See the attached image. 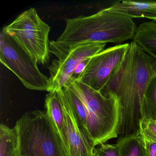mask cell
<instances>
[{
	"mask_svg": "<svg viewBox=\"0 0 156 156\" xmlns=\"http://www.w3.org/2000/svg\"><path fill=\"white\" fill-rule=\"evenodd\" d=\"M156 76V60L131 42L123 61L101 91L119 102L122 114L119 137L139 133L144 95Z\"/></svg>",
	"mask_w": 156,
	"mask_h": 156,
	"instance_id": "1",
	"label": "cell"
},
{
	"mask_svg": "<svg viewBox=\"0 0 156 156\" xmlns=\"http://www.w3.org/2000/svg\"><path fill=\"white\" fill-rule=\"evenodd\" d=\"M66 28L56 41L67 46L80 44H120L133 40L137 27L132 19L108 8L88 16L65 19Z\"/></svg>",
	"mask_w": 156,
	"mask_h": 156,
	"instance_id": "2",
	"label": "cell"
},
{
	"mask_svg": "<svg viewBox=\"0 0 156 156\" xmlns=\"http://www.w3.org/2000/svg\"><path fill=\"white\" fill-rule=\"evenodd\" d=\"M66 87L75 92L85 106L87 129L95 147L118 136L122 114L116 98L105 95L75 79H70Z\"/></svg>",
	"mask_w": 156,
	"mask_h": 156,
	"instance_id": "3",
	"label": "cell"
},
{
	"mask_svg": "<svg viewBox=\"0 0 156 156\" xmlns=\"http://www.w3.org/2000/svg\"><path fill=\"white\" fill-rule=\"evenodd\" d=\"M14 127L18 156H67L59 133L45 111L26 112Z\"/></svg>",
	"mask_w": 156,
	"mask_h": 156,
	"instance_id": "4",
	"label": "cell"
},
{
	"mask_svg": "<svg viewBox=\"0 0 156 156\" xmlns=\"http://www.w3.org/2000/svg\"><path fill=\"white\" fill-rule=\"evenodd\" d=\"M2 30L12 37L38 64L49 62L51 27L41 20L34 8L21 13Z\"/></svg>",
	"mask_w": 156,
	"mask_h": 156,
	"instance_id": "5",
	"label": "cell"
},
{
	"mask_svg": "<svg viewBox=\"0 0 156 156\" xmlns=\"http://www.w3.org/2000/svg\"><path fill=\"white\" fill-rule=\"evenodd\" d=\"M0 61L28 89L48 90L50 78L39 70L38 63L10 35L0 34Z\"/></svg>",
	"mask_w": 156,
	"mask_h": 156,
	"instance_id": "6",
	"label": "cell"
},
{
	"mask_svg": "<svg viewBox=\"0 0 156 156\" xmlns=\"http://www.w3.org/2000/svg\"><path fill=\"white\" fill-rule=\"evenodd\" d=\"M106 44L87 43L67 46L56 41H50V53L57 59L54 60L48 67L50 83L47 92H55L66 87L78 64L103 51Z\"/></svg>",
	"mask_w": 156,
	"mask_h": 156,
	"instance_id": "7",
	"label": "cell"
},
{
	"mask_svg": "<svg viewBox=\"0 0 156 156\" xmlns=\"http://www.w3.org/2000/svg\"><path fill=\"white\" fill-rule=\"evenodd\" d=\"M129 46V43L118 44L92 56L85 70L76 80L101 92L123 61Z\"/></svg>",
	"mask_w": 156,
	"mask_h": 156,
	"instance_id": "8",
	"label": "cell"
},
{
	"mask_svg": "<svg viewBox=\"0 0 156 156\" xmlns=\"http://www.w3.org/2000/svg\"><path fill=\"white\" fill-rule=\"evenodd\" d=\"M56 91L64 112L69 146L68 156H95L96 147L78 119L63 88Z\"/></svg>",
	"mask_w": 156,
	"mask_h": 156,
	"instance_id": "9",
	"label": "cell"
},
{
	"mask_svg": "<svg viewBox=\"0 0 156 156\" xmlns=\"http://www.w3.org/2000/svg\"><path fill=\"white\" fill-rule=\"evenodd\" d=\"M45 112L57 129L68 156V146L67 127L62 101L57 91L49 92L45 100Z\"/></svg>",
	"mask_w": 156,
	"mask_h": 156,
	"instance_id": "10",
	"label": "cell"
},
{
	"mask_svg": "<svg viewBox=\"0 0 156 156\" xmlns=\"http://www.w3.org/2000/svg\"><path fill=\"white\" fill-rule=\"evenodd\" d=\"M111 10L133 18H146L156 21V2L126 0L115 2L108 7Z\"/></svg>",
	"mask_w": 156,
	"mask_h": 156,
	"instance_id": "11",
	"label": "cell"
},
{
	"mask_svg": "<svg viewBox=\"0 0 156 156\" xmlns=\"http://www.w3.org/2000/svg\"><path fill=\"white\" fill-rule=\"evenodd\" d=\"M135 43L143 51L156 60V23H143L137 28L133 38Z\"/></svg>",
	"mask_w": 156,
	"mask_h": 156,
	"instance_id": "12",
	"label": "cell"
},
{
	"mask_svg": "<svg viewBox=\"0 0 156 156\" xmlns=\"http://www.w3.org/2000/svg\"><path fill=\"white\" fill-rule=\"evenodd\" d=\"M116 145L119 156H147L143 140L139 133L119 137Z\"/></svg>",
	"mask_w": 156,
	"mask_h": 156,
	"instance_id": "13",
	"label": "cell"
},
{
	"mask_svg": "<svg viewBox=\"0 0 156 156\" xmlns=\"http://www.w3.org/2000/svg\"><path fill=\"white\" fill-rule=\"evenodd\" d=\"M0 156H18V136L15 127L0 125Z\"/></svg>",
	"mask_w": 156,
	"mask_h": 156,
	"instance_id": "14",
	"label": "cell"
},
{
	"mask_svg": "<svg viewBox=\"0 0 156 156\" xmlns=\"http://www.w3.org/2000/svg\"><path fill=\"white\" fill-rule=\"evenodd\" d=\"M142 118L156 120V76L150 82L143 99Z\"/></svg>",
	"mask_w": 156,
	"mask_h": 156,
	"instance_id": "15",
	"label": "cell"
},
{
	"mask_svg": "<svg viewBox=\"0 0 156 156\" xmlns=\"http://www.w3.org/2000/svg\"><path fill=\"white\" fill-rule=\"evenodd\" d=\"M65 92L66 95L68 97L72 106L78 117L83 126L87 129V110L81 98L78 95L74 92L70 87H62Z\"/></svg>",
	"mask_w": 156,
	"mask_h": 156,
	"instance_id": "16",
	"label": "cell"
},
{
	"mask_svg": "<svg viewBox=\"0 0 156 156\" xmlns=\"http://www.w3.org/2000/svg\"><path fill=\"white\" fill-rule=\"evenodd\" d=\"M139 134L142 137L156 142V120L142 118L139 123Z\"/></svg>",
	"mask_w": 156,
	"mask_h": 156,
	"instance_id": "17",
	"label": "cell"
},
{
	"mask_svg": "<svg viewBox=\"0 0 156 156\" xmlns=\"http://www.w3.org/2000/svg\"><path fill=\"white\" fill-rule=\"evenodd\" d=\"M95 156H119L116 145L108 144H100L96 146Z\"/></svg>",
	"mask_w": 156,
	"mask_h": 156,
	"instance_id": "18",
	"label": "cell"
},
{
	"mask_svg": "<svg viewBox=\"0 0 156 156\" xmlns=\"http://www.w3.org/2000/svg\"><path fill=\"white\" fill-rule=\"evenodd\" d=\"M91 57L86 58L78 64V65L76 68L71 79H75V80L78 79V77L83 73L84 71L86 68L87 66L91 60Z\"/></svg>",
	"mask_w": 156,
	"mask_h": 156,
	"instance_id": "19",
	"label": "cell"
},
{
	"mask_svg": "<svg viewBox=\"0 0 156 156\" xmlns=\"http://www.w3.org/2000/svg\"><path fill=\"white\" fill-rule=\"evenodd\" d=\"M141 137L147 151V156H156V142L148 140L141 136Z\"/></svg>",
	"mask_w": 156,
	"mask_h": 156,
	"instance_id": "20",
	"label": "cell"
}]
</instances>
